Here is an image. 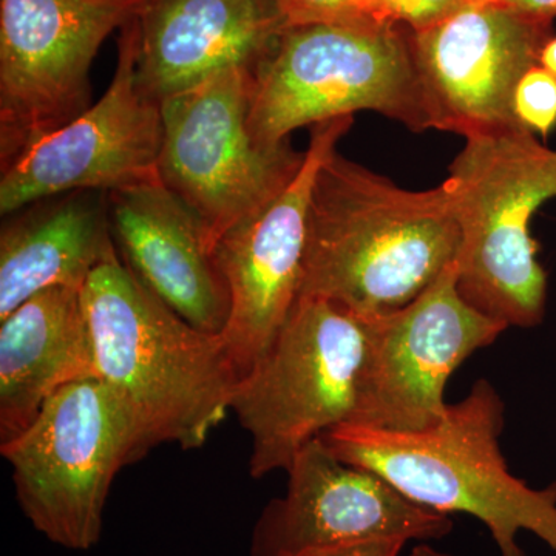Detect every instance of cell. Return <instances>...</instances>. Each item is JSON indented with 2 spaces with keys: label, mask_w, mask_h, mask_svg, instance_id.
Returning <instances> with one entry per match:
<instances>
[{
  "label": "cell",
  "mask_w": 556,
  "mask_h": 556,
  "mask_svg": "<svg viewBox=\"0 0 556 556\" xmlns=\"http://www.w3.org/2000/svg\"><path fill=\"white\" fill-rule=\"evenodd\" d=\"M459 249L444 185L402 189L332 150L311 192L300 298L329 300L358 317L383 316L433 287Z\"/></svg>",
  "instance_id": "obj_1"
},
{
  "label": "cell",
  "mask_w": 556,
  "mask_h": 556,
  "mask_svg": "<svg viewBox=\"0 0 556 556\" xmlns=\"http://www.w3.org/2000/svg\"><path fill=\"white\" fill-rule=\"evenodd\" d=\"M97 378L126 404L142 457L161 444L195 450L230 412L239 375L222 336L179 317L116 248L80 291Z\"/></svg>",
  "instance_id": "obj_2"
},
{
  "label": "cell",
  "mask_w": 556,
  "mask_h": 556,
  "mask_svg": "<svg viewBox=\"0 0 556 556\" xmlns=\"http://www.w3.org/2000/svg\"><path fill=\"white\" fill-rule=\"evenodd\" d=\"M506 405L485 379L448 405L444 417L416 433L342 424L321 434L339 459L379 475L419 506L479 519L501 556H527L521 532L556 556V482L532 489L514 477L500 447Z\"/></svg>",
  "instance_id": "obj_3"
},
{
  "label": "cell",
  "mask_w": 556,
  "mask_h": 556,
  "mask_svg": "<svg viewBox=\"0 0 556 556\" xmlns=\"http://www.w3.org/2000/svg\"><path fill=\"white\" fill-rule=\"evenodd\" d=\"M533 134L515 126L467 137L442 182L460 229L457 291L507 328L536 327L546 313L530 222L556 199V150Z\"/></svg>",
  "instance_id": "obj_4"
},
{
  "label": "cell",
  "mask_w": 556,
  "mask_h": 556,
  "mask_svg": "<svg viewBox=\"0 0 556 556\" xmlns=\"http://www.w3.org/2000/svg\"><path fill=\"white\" fill-rule=\"evenodd\" d=\"M364 110L431 129L404 25L362 17L285 27L255 70L248 127L260 146L278 148L300 127Z\"/></svg>",
  "instance_id": "obj_5"
},
{
  "label": "cell",
  "mask_w": 556,
  "mask_h": 556,
  "mask_svg": "<svg viewBox=\"0 0 556 556\" xmlns=\"http://www.w3.org/2000/svg\"><path fill=\"white\" fill-rule=\"evenodd\" d=\"M371 325L329 300L299 298L268 353L233 391L230 412L251 438L249 473L288 470L331 428L356 419Z\"/></svg>",
  "instance_id": "obj_6"
},
{
  "label": "cell",
  "mask_w": 556,
  "mask_h": 556,
  "mask_svg": "<svg viewBox=\"0 0 556 556\" xmlns=\"http://www.w3.org/2000/svg\"><path fill=\"white\" fill-rule=\"evenodd\" d=\"M0 452L25 517L68 551L97 546L113 479L142 457L134 417L100 378L62 387Z\"/></svg>",
  "instance_id": "obj_7"
},
{
  "label": "cell",
  "mask_w": 556,
  "mask_h": 556,
  "mask_svg": "<svg viewBox=\"0 0 556 556\" xmlns=\"http://www.w3.org/2000/svg\"><path fill=\"white\" fill-rule=\"evenodd\" d=\"M254 70L236 67L161 102V182L201 219L212 244L262 211L305 163L289 141L260 146L249 131Z\"/></svg>",
  "instance_id": "obj_8"
},
{
  "label": "cell",
  "mask_w": 556,
  "mask_h": 556,
  "mask_svg": "<svg viewBox=\"0 0 556 556\" xmlns=\"http://www.w3.org/2000/svg\"><path fill=\"white\" fill-rule=\"evenodd\" d=\"M144 0H0V164L90 108L102 42Z\"/></svg>",
  "instance_id": "obj_9"
},
{
  "label": "cell",
  "mask_w": 556,
  "mask_h": 556,
  "mask_svg": "<svg viewBox=\"0 0 556 556\" xmlns=\"http://www.w3.org/2000/svg\"><path fill=\"white\" fill-rule=\"evenodd\" d=\"M138 46L135 17L121 28L118 65L101 100L2 167L3 217L50 197L159 181L163 116L138 87Z\"/></svg>",
  "instance_id": "obj_10"
},
{
  "label": "cell",
  "mask_w": 556,
  "mask_h": 556,
  "mask_svg": "<svg viewBox=\"0 0 556 556\" xmlns=\"http://www.w3.org/2000/svg\"><path fill=\"white\" fill-rule=\"evenodd\" d=\"M368 320L371 353L351 424L401 433L437 426L447 412L453 372L507 329L460 298L457 262L415 302Z\"/></svg>",
  "instance_id": "obj_11"
},
{
  "label": "cell",
  "mask_w": 556,
  "mask_h": 556,
  "mask_svg": "<svg viewBox=\"0 0 556 556\" xmlns=\"http://www.w3.org/2000/svg\"><path fill=\"white\" fill-rule=\"evenodd\" d=\"M353 123V116H342L313 126L305 163L294 179L215 244L230 298L222 338L240 379L268 353L298 303L314 179Z\"/></svg>",
  "instance_id": "obj_12"
},
{
  "label": "cell",
  "mask_w": 556,
  "mask_h": 556,
  "mask_svg": "<svg viewBox=\"0 0 556 556\" xmlns=\"http://www.w3.org/2000/svg\"><path fill=\"white\" fill-rule=\"evenodd\" d=\"M552 33L554 21L506 2L471 3L428 30L412 31L431 129L467 138L525 126L515 115V90L540 65Z\"/></svg>",
  "instance_id": "obj_13"
},
{
  "label": "cell",
  "mask_w": 556,
  "mask_h": 556,
  "mask_svg": "<svg viewBox=\"0 0 556 556\" xmlns=\"http://www.w3.org/2000/svg\"><path fill=\"white\" fill-rule=\"evenodd\" d=\"M287 493L270 501L252 532L251 556H294L308 548L376 538L441 540L448 515L413 503L367 468L351 466L317 438L288 467Z\"/></svg>",
  "instance_id": "obj_14"
},
{
  "label": "cell",
  "mask_w": 556,
  "mask_h": 556,
  "mask_svg": "<svg viewBox=\"0 0 556 556\" xmlns=\"http://www.w3.org/2000/svg\"><path fill=\"white\" fill-rule=\"evenodd\" d=\"M110 229L134 276L192 327L222 336L228 285L201 219L159 181L108 193Z\"/></svg>",
  "instance_id": "obj_15"
},
{
  "label": "cell",
  "mask_w": 556,
  "mask_h": 556,
  "mask_svg": "<svg viewBox=\"0 0 556 556\" xmlns=\"http://www.w3.org/2000/svg\"><path fill=\"white\" fill-rule=\"evenodd\" d=\"M138 87L155 102L229 68L257 70L283 31L274 0H144Z\"/></svg>",
  "instance_id": "obj_16"
},
{
  "label": "cell",
  "mask_w": 556,
  "mask_h": 556,
  "mask_svg": "<svg viewBox=\"0 0 556 556\" xmlns=\"http://www.w3.org/2000/svg\"><path fill=\"white\" fill-rule=\"evenodd\" d=\"M80 291L47 289L0 320V444L24 433L62 387L97 378Z\"/></svg>",
  "instance_id": "obj_17"
},
{
  "label": "cell",
  "mask_w": 556,
  "mask_h": 556,
  "mask_svg": "<svg viewBox=\"0 0 556 556\" xmlns=\"http://www.w3.org/2000/svg\"><path fill=\"white\" fill-rule=\"evenodd\" d=\"M7 218L0 230V320L47 289H83L116 248L108 193L50 197Z\"/></svg>",
  "instance_id": "obj_18"
},
{
  "label": "cell",
  "mask_w": 556,
  "mask_h": 556,
  "mask_svg": "<svg viewBox=\"0 0 556 556\" xmlns=\"http://www.w3.org/2000/svg\"><path fill=\"white\" fill-rule=\"evenodd\" d=\"M468 5L470 0H362L361 14L380 24L404 25L419 33L447 21Z\"/></svg>",
  "instance_id": "obj_19"
},
{
  "label": "cell",
  "mask_w": 556,
  "mask_h": 556,
  "mask_svg": "<svg viewBox=\"0 0 556 556\" xmlns=\"http://www.w3.org/2000/svg\"><path fill=\"white\" fill-rule=\"evenodd\" d=\"M515 115L527 129L546 138L556 126V78L535 65L522 76L515 90Z\"/></svg>",
  "instance_id": "obj_20"
},
{
  "label": "cell",
  "mask_w": 556,
  "mask_h": 556,
  "mask_svg": "<svg viewBox=\"0 0 556 556\" xmlns=\"http://www.w3.org/2000/svg\"><path fill=\"white\" fill-rule=\"evenodd\" d=\"M287 27L362 20V0H274Z\"/></svg>",
  "instance_id": "obj_21"
},
{
  "label": "cell",
  "mask_w": 556,
  "mask_h": 556,
  "mask_svg": "<svg viewBox=\"0 0 556 556\" xmlns=\"http://www.w3.org/2000/svg\"><path fill=\"white\" fill-rule=\"evenodd\" d=\"M407 543L404 538H376L338 546L308 548L294 556H399Z\"/></svg>",
  "instance_id": "obj_22"
},
{
  "label": "cell",
  "mask_w": 556,
  "mask_h": 556,
  "mask_svg": "<svg viewBox=\"0 0 556 556\" xmlns=\"http://www.w3.org/2000/svg\"><path fill=\"white\" fill-rule=\"evenodd\" d=\"M504 2L514 7L515 10L541 20L554 21L556 17V0H504Z\"/></svg>",
  "instance_id": "obj_23"
},
{
  "label": "cell",
  "mask_w": 556,
  "mask_h": 556,
  "mask_svg": "<svg viewBox=\"0 0 556 556\" xmlns=\"http://www.w3.org/2000/svg\"><path fill=\"white\" fill-rule=\"evenodd\" d=\"M540 65L551 72L556 78V36H552L543 47L540 56Z\"/></svg>",
  "instance_id": "obj_24"
},
{
  "label": "cell",
  "mask_w": 556,
  "mask_h": 556,
  "mask_svg": "<svg viewBox=\"0 0 556 556\" xmlns=\"http://www.w3.org/2000/svg\"><path fill=\"white\" fill-rule=\"evenodd\" d=\"M409 556H455L445 554V552L438 551V548L428 546V544H419L413 548L412 554Z\"/></svg>",
  "instance_id": "obj_25"
},
{
  "label": "cell",
  "mask_w": 556,
  "mask_h": 556,
  "mask_svg": "<svg viewBox=\"0 0 556 556\" xmlns=\"http://www.w3.org/2000/svg\"><path fill=\"white\" fill-rule=\"evenodd\" d=\"M471 3L501 2V0H470Z\"/></svg>",
  "instance_id": "obj_26"
},
{
  "label": "cell",
  "mask_w": 556,
  "mask_h": 556,
  "mask_svg": "<svg viewBox=\"0 0 556 556\" xmlns=\"http://www.w3.org/2000/svg\"><path fill=\"white\" fill-rule=\"evenodd\" d=\"M501 2H504V0H501Z\"/></svg>",
  "instance_id": "obj_27"
}]
</instances>
